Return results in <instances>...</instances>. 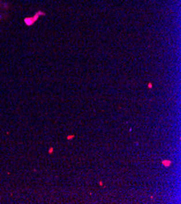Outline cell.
I'll list each match as a JSON object with an SVG mask.
<instances>
[{"instance_id": "cell-1", "label": "cell", "mask_w": 181, "mask_h": 204, "mask_svg": "<svg viewBox=\"0 0 181 204\" xmlns=\"http://www.w3.org/2000/svg\"><path fill=\"white\" fill-rule=\"evenodd\" d=\"M162 164H163V166H165V167H169V166L171 165V160H163Z\"/></svg>"}, {"instance_id": "cell-2", "label": "cell", "mask_w": 181, "mask_h": 204, "mask_svg": "<svg viewBox=\"0 0 181 204\" xmlns=\"http://www.w3.org/2000/svg\"><path fill=\"white\" fill-rule=\"evenodd\" d=\"M74 137H75V136H74V135H70V136H68V138H68V139L73 138Z\"/></svg>"}, {"instance_id": "cell-3", "label": "cell", "mask_w": 181, "mask_h": 204, "mask_svg": "<svg viewBox=\"0 0 181 204\" xmlns=\"http://www.w3.org/2000/svg\"><path fill=\"white\" fill-rule=\"evenodd\" d=\"M99 185H100V186H102V181H100Z\"/></svg>"}]
</instances>
